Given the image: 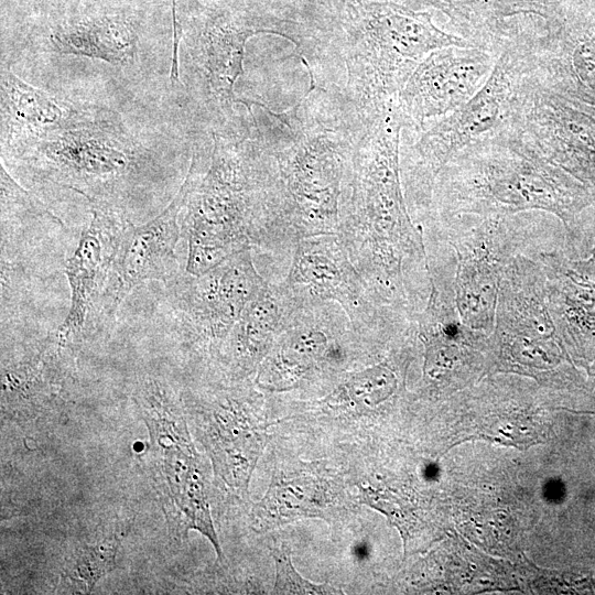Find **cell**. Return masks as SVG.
Listing matches in <instances>:
<instances>
[{
	"label": "cell",
	"instance_id": "f546056e",
	"mask_svg": "<svg viewBox=\"0 0 595 595\" xmlns=\"http://www.w3.org/2000/svg\"><path fill=\"white\" fill-rule=\"evenodd\" d=\"M571 263L575 269L595 280V239L588 251V255L584 258L578 259L571 258Z\"/></svg>",
	"mask_w": 595,
	"mask_h": 595
},
{
	"label": "cell",
	"instance_id": "9c48e42d",
	"mask_svg": "<svg viewBox=\"0 0 595 595\" xmlns=\"http://www.w3.org/2000/svg\"><path fill=\"white\" fill-rule=\"evenodd\" d=\"M455 258L454 296L467 326L490 334L495 325L501 273L517 255H533L543 241L539 220L516 215L440 217L430 228Z\"/></svg>",
	"mask_w": 595,
	"mask_h": 595
},
{
	"label": "cell",
	"instance_id": "cb8c5ba5",
	"mask_svg": "<svg viewBox=\"0 0 595 595\" xmlns=\"http://www.w3.org/2000/svg\"><path fill=\"white\" fill-rule=\"evenodd\" d=\"M0 90L2 140L17 152L61 127L76 111L4 67Z\"/></svg>",
	"mask_w": 595,
	"mask_h": 595
},
{
	"label": "cell",
	"instance_id": "f1b7e54d",
	"mask_svg": "<svg viewBox=\"0 0 595 595\" xmlns=\"http://www.w3.org/2000/svg\"><path fill=\"white\" fill-rule=\"evenodd\" d=\"M271 553L275 564L273 594H343L342 589L328 583L314 584L301 576L294 569L286 548L271 549Z\"/></svg>",
	"mask_w": 595,
	"mask_h": 595
},
{
	"label": "cell",
	"instance_id": "83f0119b",
	"mask_svg": "<svg viewBox=\"0 0 595 595\" xmlns=\"http://www.w3.org/2000/svg\"><path fill=\"white\" fill-rule=\"evenodd\" d=\"M120 536L116 532L76 547L66 559L62 577L77 589L90 593L96 584L117 567Z\"/></svg>",
	"mask_w": 595,
	"mask_h": 595
},
{
	"label": "cell",
	"instance_id": "4fadbf2b",
	"mask_svg": "<svg viewBox=\"0 0 595 595\" xmlns=\"http://www.w3.org/2000/svg\"><path fill=\"white\" fill-rule=\"evenodd\" d=\"M280 283L298 302L338 303L355 329L376 340H391L413 324L376 304L338 235L298 241L288 275Z\"/></svg>",
	"mask_w": 595,
	"mask_h": 595
},
{
	"label": "cell",
	"instance_id": "7402d4cb",
	"mask_svg": "<svg viewBox=\"0 0 595 595\" xmlns=\"http://www.w3.org/2000/svg\"><path fill=\"white\" fill-rule=\"evenodd\" d=\"M75 350L52 333L30 354L2 367V410L31 416L58 400L73 375Z\"/></svg>",
	"mask_w": 595,
	"mask_h": 595
},
{
	"label": "cell",
	"instance_id": "9a60e30c",
	"mask_svg": "<svg viewBox=\"0 0 595 595\" xmlns=\"http://www.w3.org/2000/svg\"><path fill=\"white\" fill-rule=\"evenodd\" d=\"M498 56L477 46H445L428 54L397 98L404 129L421 132L469 100Z\"/></svg>",
	"mask_w": 595,
	"mask_h": 595
},
{
	"label": "cell",
	"instance_id": "484cf974",
	"mask_svg": "<svg viewBox=\"0 0 595 595\" xmlns=\"http://www.w3.org/2000/svg\"><path fill=\"white\" fill-rule=\"evenodd\" d=\"M322 516L317 487L310 477L273 479L264 496L252 506L250 513L251 527L258 532L299 519Z\"/></svg>",
	"mask_w": 595,
	"mask_h": 595
},
{
	"label": "cell",
	"instance_id": "5b68a950",
	"mask_svg": "<svg viewBox=\"0 0 595 595\" xmlns=\"http://www.w3.org/2000/svg\"><path fill=\"white\" fill-rule=\"evenodd\" d=\"M18 154L37 182L72 190L91 206L121 213L151 163L147 151L115 120L78 111Z\"/></svg>",
	"mask_w": 595,
	"mask_h": 595
},
{
	"label": "cell",
	"instance_id": "7a4b0ae2",
	"mask_svg": "<svg viewBox=\"0 0 595 595\" xmlns=\"http://www.w3.org/2000/svg\"><path fill=\"white\" fill-rule=\"evenodd\" d=\"M403 129L397 101L367 123L345 177L337 235L376 304L413 318L430 293V266L402 187Z\"/></svg>",
	"mask_w": 595,
	"mask_h": 595
},
{
	"label": "cell",
	"instance_id": "5bb4252c",
	"mask_svg": "<svg viewBox=\"0 0 595 595\" xmlns=\"http://www.w3.org/2000/svg\"><path fill=\"white\" fill-rule=\"evenodd\" d=\"M368 338L355 329L338 303L291 298L284 327L258 367L256 383L277 392L300 388L317 371L342 367L348 346Z\"/></svg>",
	"mask_w": 595,
	"mask_h": 595
},
{
	"label": "cell",
	"instance_id": "603a6c76",
	"mask_svg": "<svg viewBox=\"0 0 595 595\" xmlns=\"http://www.w3.org/2000/svg\"><path fill=\"white\" fill-rule=\"evenodd\" d=\"M291 299L282 285L268 284L244 310L218 358L234 378L258 368L284 327Z\"/></svg>",
	"mask_w": 595,
	"mask_h": 595
},
{
	"label": "cell",
	"instance_id": "e0dca14e",
	"mask_svg": "<svg viewBox=\"0 0 595 595\" xmlns=\"http://www.w3.org/2000/svg\"><path fill=\"white\" fill-rule=\"evenodd\" d=\"M186 190L183 181L169 205L149 221H128L110 266L101 303L102 323L116 315L125 298L140 283L156 280L166 285L180 274L175 249Z\"/></svg>",
	"mask_w": 595,
	"mask_h": 595
},
{
	"label": "cell",
	"instance_id": "6da1fadb",
	"mask_svg": "<svg viewBox=\"0 0 595 595\" xmlns=\"http://www.w3.org/2000/svg\"><path fill=\"white\" fill-rule=\"evenodd\" d=\"M245 104L266 156L263 249L337 235L345 177L367 128L355 106L340 89L314 84L283 112Z\"/></svg>",
	"mask_w": 595,
	"mask_h": 595
},
{
	"label": "cell",
	"instance_id": "7c38bea8",
	"mask_svg": "<svg viewBox=\"0 0 595 595\" xmlns=\"http://www.w3.org/2000/svg\"><path fill=\"white\" fill-rule=\"evenodd\" d=\"M251 252L234 253L199 275L184 271L166 284L173 326L184 343L218 358L246 306L269 284Z\"/></svg>",
	"mask_w": 595,
	"mask_h": 595
},
{
	"label": "cell",
	"instance_id": "8fae6325",
	"mask_svg": "<svg viewBox=\"0 0 595 595\" xmlns=\"http://www.w3.org/2000/svg\"><path fill=\"white\" fill-rule=\"evenodd\" d=\"M506 125L595 197V106L552 89L530 73L528 64Z\"/></svg>",
	"mask_w": 595,
	"mask_h": 595
},
{
	"label": "cell",
	"instance_id": "8992f818",
	"mask_svg": "<svg viewBox=\"0 0 595 595\" xmlns=\"http://www.w3.org/2000/svg\"><path fill=\"white\" fill-rule=\"evenodd\" d=\"M344 35L329 40L323 63L343 64L342 91L368 123L394 102L419 63L445 46H474L467 40L446 34L429 22L396 11L372 12Z\"/></svg>",
	"mask_w": 595,
	"mask_h": 595
},
{
	"label": "cell",
	"instance_id": "2e32d148",
	"mask_svg": "<svg viewBox=\"0 0 595 595\" xmlns=\"http://www.w3.org/2000/svg\"><path fill=\"white\" fill-rule=\"evenodd\" d=\"M248 394L241 388H225L183 400L215 475L238 494L247 491L266 442L264 434L251 424Z\"/></svg>",
	"mask_w": 595,
	"mask_h": 595
},
{
	"label": "cell",
	"instance_id": "3957f363",
	"mask_svg": "<svg viewBox=\"0 0 595 595\" xmlns=\"http://www.w3.org/2000/svg\"><path fill=\"white\" fill-rule=\"evenodd\" d=\"M555 217L572 259L595 239V197L575 177L553 165L505 125L457 153L435 180L430 218L454 215ZM424 221V223H425Z\"/></svg>",
	"mask_w": 595,
	"mask_h": 595
},
{
	"label": "cell",
	"instance_id": "d4e9b609",
	"mask_svg": "<svg viewBox=\"0 0 595 595\" xmlns=\"http://www.w3.org/2000/svg\"><path fill=\"white\" fill-rule=\"evenodd\" d=\"M51 43L60 54L97 58L113 65L131 62L137 52V36L131 29L112 21L56 32L51 35Z\"/></svg>",
	"mask_w": 595,
	"mask_h": 595
},
{
	"label": "cell",
	"instance_id": "52a82bcc",
	"mask_svg": "<svg viewBox=\"0 0 595 595\" xmlns=\"http://www.w3.org/2000/svg\"><path fill=\"white\" fill-rule=\"evenodd\" d=\"M528 68L522 41L500 52L484 85L465 104L419 132L400 150L404 197L412 218L423 224L430 214L435 180L462 150L500 130L508 121L516 88Z\"/></svg>",
	"mask_w": 595,
	"mask_h": 595
},
{
	"label": "cell",
	"instance_id": "d6986e66",
	"mask_svg": "<svg viewBox=\"0 0 595 595\" xmlns=\"http://www.w3.org/2000/svg\"><path fill=\"white\" fill-rule=\"evenodd\" d=\"M260 29L237 25H212L194 35L187 45L194 89L217 126L236 115L234 105L241 102L235 84L244 74L245 46Z\"/></svg>",
	"mask_w": 595,
	"mask_h": 595
},
{
	"label": "cell",
	"instance_id": "4316f807",
	"mask_svg": "<svg viewBox=\"0 0 595 595\" xmlns=\"http://www.w3.org/2000/svg\"><path fill=\"white\" fill-rule=\"evenodd\" d=\"M399 385L397 367L390 360H385L348 372L333 397L358 408L374 409L392 398Z\"/></svg>",
	"mask_w": 595,
	"mask_h": 595
},
{
	"label": "cell",
	"instance_id": "30bf717a",
	"mask_svg": "<svg viewBox=\"0 0 595 595\" xmlns=\"http://www.w3.org/2000/svg\"><path fill=\"white\" fill-rule=\"evenodd\" d=\"M488 348L501 367L528 371H553L566 360L538 259L520 253L505 267Z\"/></svg>",
	"mask_w": 595,
	"mask_h": 595
},
{
	"label": "cell",
	"instance_id": "44dd1931",
	"mask_svg": "<svg viewBox=\"0 0 595 595\" xmlns=\"http://www.w3.org/2000/svg\"><path fill=\"white\" fill-rule=\"evenodd\" d=\"M523 44L531 74L552 89L595 106V25L567 24Z\"/></svg>",
	"mask_w": 595,
	"mask_h": 595
},
{
	"label": "cell",
	"instance_id": "ffe728a7",
	"mask_svg": "<svg viewBox=\"0 0 595 595\" xmlns=\"http://www.w3.org/2000/svg\"><path fill=\"white\" fill-rule=\"evenodd\" d=\"M548 307L558 334L583 365L595 360V280L575 269L564 248L540 251Z\"/></svg>",
	"mask_w": 595,
	"mask_h": 595
},
{
	"label": "cell",
	"instance_id": "277c9868",
	"mask_svg": "<svg viewBox=\"0 0 595 595\" xmlns=\"http://www.w3.org/2000/svg\"><path fill=\"white\" fill-rule=\"evenodd\" d=\"M208 165L194 152L187 174L182 228L185 270L199 275L229 256L263 246L266 158L251 110L210 131Z\"/></svg>",
	"mask_w": 595,
	"mask_h": 595
},
{
	"label": "cell",
	"instance_id": "ac0fdd59",
	"mask_svg": "<svg viewBox=\"0 0 595 595\" xmlns=\"http://www.w3.org/2000/svg\"><path fill=\"white\" fill-rule=\"evenodd\" d=\"M128 221L119 210L91 206V219L65 263L71 305L54 332L62 344L77 349L93 326L102 324V296L118 241Z\"/></svg>",
	"mask_w": 595,
	"mask_h": 595
},
{
	"label": "cell",
	"instance_id": "ba28073f",
	"mask_svg": "<svg viewBox=\"0 0 595 595\" xmlns=\"http://www.w3.org/2000/svg\"><path fill=\"white\" fill-rule=\"evenodd\" d=\"M132 398L149 431L148 462L170 528L185 537L192 529L201 532L221 560L206 476L191 439L182 398L154 377L140 379Z\"/></svg>",
	"mask_w": 595,
	"mask_h": 595
}]
</instances>
